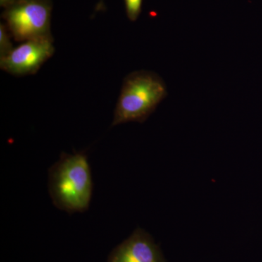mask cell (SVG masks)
Here are the masks:
<instances>
[{
  "mask_svg": "<svg viewBox=\"0 0 262 262\" xmlns=\"http://www.w3.org/2000/svg\"><path fill=\"white\" fill-rule=\"evenodd\" d=\"M48 190L53 206L60 211L72 214L89 210L94 182L85 151L61 153L48 170Z\"/></svg>",
  "mask_w": 262,
  "mask_h": 262,
  "instance_id": "6da1fadb",
  "label": "cell"
},
{
  "mask_svg": "<svg viewBox=\"0 0 262 262\" xmlns=\"http://www.w3.org/2000/svg\"><path fill=\"white\" fill-rule=\"evenodd\" d=\"M167 96L166 84L158 74L146 70L131 72L124 79L112 126L144 123Z\"/></svg>",
  "mask_w": 262,
  "mask_h": 262,
  "instance_id": "7a4b0ae2",
  "label": "cell"
},
{
  "mask_svg": "<svg viewBox=\"0 0 262 262\" xmlns=\"http://www.w3.org/2000/svg\"><path fill=\"white\" fill-rule=\"evenodd\" d=\"M3 18L12 37L18 42L53 39L51 0H17L5 7Z\"/></svg>",
  "mask_w": 262,
  "mask_h": 262,
  "instance_id": "3957f363",
  "label": "cell"
},
{
  "mask_svg": "<svg viewBox=\"0 0 262 262\" xmlns=\"http://www.w3.org/2000/svg\"><path fill=\"white\" fill-rule=\"evenodd\" d=\"M53 39L26 41L0 58V68L10 75L23 77L37 73L54 54Z\"/></svg>",
  "mask_w": 262,
  "mask_h": 262,
  "instance_id": "277c9868",
  "label": "cell"
},
{
  "mask_svg": "<svg viewBox=\"0 0 262 262\" xmlns=\"http://www.w3.org/2000/svg\"><path fill=\"white\" fill-rule=\"evenodd\" d=\"M108 262H167L151 234L138 227L108 256Z\"/></svg>",
  "mask_w": 262,
  "mask_h": 262,
  "instance_id": "5b68a950",
  "label": "cell"
},
{
  "mask_svg": "<svg viewBox=\"0 0 262 262\" xmlns=\"http://www.w3.org/2000/svg\"><path fill=\"white\" fill-rule=\"evenodd\" d=\"M10 37H12L11 34L5 24H0V58L8 56L14 48Z\"/></svg>",
  "mask_w": 262,
  "mask_h": 262,
  "instance_id": "8992f818",
  "label": "cell"
},
{
  "mask_svg": "<svg viewBox=\"0 0 262 262\" xmlns=\"http://www.w3.org/2000/svg\"><path fill=\"white\" fill-rule=\"evenodd\" d=\"M127 18L134 22L139 18L141 13L143 0H124Z\"/></svg>",
  "mask_w": 262,
  "mask_h": 262,
  "instance_id": "52a82bcc",
  "label": "cell"
},
{
  "mask_svg": "<svg viewBox=\"0 0 262 262\" xmlns=\"http://www.w3.org/2000/svg\"><path fill=\"white\" fill-rule=\"evenodd\" d=\"M15 1H17V0H0V5L2 7L5 8V7L8 6V5L14 3Z\"/></svg>",
  "mask_w": 262,
  "mask_h": 262,
  "instance_id": "ba28073f",
  "label": "cell"
}]
</instances>
